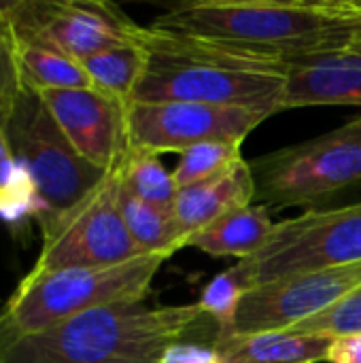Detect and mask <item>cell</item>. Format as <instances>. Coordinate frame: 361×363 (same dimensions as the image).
<instances>
[{
  "label": "cell",
  "instance_id": "1",
  "mask_svg": "<svg viewBox=\"0 0 361 363\" xmlns=\"http://www.w3.org/2000/svg\"><path fill=\"white\" fill-rule=\"evenodd\" d=\"M151 28L294 66L345 53L361 15L357 0H187Z\"/></svg>",
  "mask_w": 361,
  "mask_h": 363
},
{
  "label": "cell",
  "instance_id": "2",
  "mask_svg": "<svg viewBox=\"0 0 361 363\" xmlns=\"http://www.w3.org/2000/svg\"><path fill=\"white\" fill-rule=\"evenodd\" d=\"M147 66L132 102H204L283 113L289 64L147 26Z\"/></svg>",
  "mask_w": 361,
  "mask_h": 363
},
{
  "label": "cell",
  "instance_id": "3",
  "mask_svg": "<svg viewBox=\"0 0 361 363\" xmlns=\"http://www.w3.org/2000/svg\"><path fill=\"white\" fill-rule=\"evenodd\" d=\"M202 323L213 321L198 302L113 304L19 340L0 363H157L170 345L187 340Z\"/></svg>",
  "mask_w": 361,
  "mask_h": 363
},
{
  "label": "cell",
  "instance_id": "4",
  "mask_svg": "<svg viewBox=\"0 0 361 363\" xmlns=\"http://www.w3.org/2000/svg\"><path fill=\"white\" fill-rule=\"evenodd\" d=\"M168 259L170 255L155 253L109 268L26 274L0 311V355L19 340L83 313L113 304L145 302Z\"/></svg>",
  "mask_w": 361,
  "mask_h": 363
},
{
  "label": "cell",
  "instance_id": "5",
  "mask_svg": "<svg viewBox=\"0 0 361 363\" xmlns=\"http://www.w3.org/2000/svg\"><path fill=\"white\" fill-rule=\"evenodd\" d=\"M249 164L255 177V200L262 206L311 211L361 183V117Z\"/></svg>",
  "mask_w": 361,
  "mask_h": 363
},
{
  "label": "cell",
  "instance_id": "6",
  "mask_svg": "<svg viewBox=\"0 0 361 363\" xmlns=\"http://www.w3.org/2000/svg\"><path fill=\"white\" fill-rule=\"evenodd\" d=\"M0 125L15 160L28 170L47 204V217L38 225L72 208L109 174L74 151L40 94L32 89H21Z\"/></svg>",
  "mask_w": 361,
  "mask_h": 363
},
{
  "label": "cell",
  "instance_id": "7",
  "mask_svg": "<svg viewBox=\"0 0 361 363\" xmlns=\"http://www.w3.org/2000/svg\"><path fill=\"white\" fill-rule=\"evenodd\" d=\"M121 174L109 170L102 183L66 213L38 225L40 253L28 274H47L77 268H109L143 257L132 240L119 208Z\"/></svg>",
  "mask_w": 361,
  "mask_h": 363
},
{
  "label": "cell",
  "instance_id": "8",
  "mask_svg": "<svg viewBox=\"0 0 361 363\" xmlns=\"http://www.w3.org/2000/svg\"><path fill=\"white\" fill-rule=\"evenodd\" d=\"M2 13L17 43L49 47L79 62L147 38V26L109 0H15L2 2Z\"/></svg>",
  "mask_w": 361,
  "mask_h": 363
},
{
  "label": "cell",
  "instance_id": "9",
  "mask_svg": "<svg viewBox=\"0 0 361 363\" xmlns=\"http://www.w3.org/2000/svg\"><path fill=\"white\" fill-rule=\"evenodd\" d=\"M361 262V202L338 208H311L279 221L268 242L240 259L253 289L291 274Z\"/></svg>",
  "mask_w": 361,
  "mask_h": 363
},
{
  "label": "cell",
  "instance_id": "10",
  "mask_svg": "<svg viewBox=\"0 0 361 363\" xmlns=\"http://www.w3.org/2000/svg\"><path fill=\"white\" fill-rule=\"evenodd\" d=\"M266 111L204 102H130L128 140L132 149L183 153L200 143L240 140L270 119Z\"/></svg>",
  "mask_w": 361,
  "mask_h": 363
},
{
  "label": "cell",
  "instance_id": "11",
  "mask_svg": "<svg viewBox=\"0 0 361 363\" xmlns=\"http://www.w3.org/2000/svg\"><path fill=\"white\" fill-rule=\"evenodd\" d=\"M360 287L361 262L264 283L243 298L230 332L255 334L291 330L294 325L332 308Z\"/></svg>",
  "mask_w": 361,
  "mask_h": 363
},
{
  "label": "cell",
  "instance_id": "12",
  "mask_svg": "<svg viewBox=\"0 0 361 363\" xmlns=\"http://www.w3.org/2000/svg\"><path fill=\"white\" fill-rule=\"evenodd\" d=\"M40 98L83 160L106 172L123 162L130 151V104H121L94 87L49 89L40 91Z\"/></svg>",
  "mask_w": 361,
  "mask_h": 363
},
{
  "label": "cell",
  "instance_id": "13",
  "mask_svg": "<svg viewBox=\"0 0 361 363\" xmlns=\"http://www.w3.org/2000/svg\"><path fill=\"white\" fill-rule=\"evenodd\" d=\"M249 204H255V177L245 157L202 183L179 189L172 208L179 247L185 249L200 230Z\"/></svg>",
  "mask_w": 361,
  "mask_h": 363
},
{
  "label": "cell",
  "instance_id": "14",
  "mask_svg": "<svg viewBox=\"0 0 361 363\" xmlns=\"http://www.w3.org/2000/svg\"><path fill=\"white\" fill-rule=\"evenodd\" d=\"M302 106H361V60L349 53L294 64L283 89V111Z\"/></svg>",
  "mask_w": 361,
  "mask_h": 363
},
{
  "label": "cell",
  "instance_id": "15",
  "mask_svg": "<svg viewBox=\"0 0 361 363\" xmlns=\"http://www.w3.org/2000/svg\"><path fill=\"white\" fill-rule=\"evenodd\" d=\"M330 338L296 332L215 334L213 347L226 363H321L328 362Z\"/></svg>",
  "mask_w": 361,
  "mask_h": 363
},
{
  "label": "cell",
  "instance_id": "16",
  "mask_svg": "<svg viewBox=\"0 0 361 363\" xmlns=\"http://www.w3.org/2000/svg\"><path fill=\"white\" fill-rule=\"evenodd\" d=\"M274 221L268 206L249 204L236 208L221 219L213 221L196 236L189 238L187 247H194L211 257H253L270 238Z\"/></svg>",
  "mask_w": 361,
  "mask_h": 363
},
{
  "label": "cell",
  "instance_id": "17",
  "mask_svg": "<svg viewBox=\"0 0 361 363\" xmlns=\"http://www.w3.org/2000/svg\"><path fill=\"white\" fill-rule=\"evenodd\" d=\"M81 64L94 89L121 104H130L147 66V51L143 45L115 47L89 55Z\"/></svg>",
  "mask_w": 361,
  "mask_h": 363
},
{
  "label": "cell",
  "instance_id": "18",
  "mask_svg": "<svg viewBox=\"0 0 361 363\" xmlns=\"http://www.w3.org/2000/svg\"><path fill=\"white\" fill-rule=\"evenodd\" d=\"M17 68L21 85L36 94L49 89L91 87V81L79 60L49 47L17 43Z\"/></svg>",
  "mask_w": 361,
  "mask_h": 363
},
{
  "label": "cell",
  "instance_id": "19",
  "mask_svg": "<svg viewBox=\"0 0 361 363\" xmlns=\"http://www.w3.org/2000/svg\"><path fill=\"white\" fill-rule=\"evenodd\" d=\"M119 208L132 240L145 255L166 253L172 257L181 251L172 211L140 200L123 185L119 189Z\"/></svg>",
  "mask_w": 361,
  "mask_h": 363
},
{
  "label": "cell",
  "instance_id": "20",
  "mask_svg": "<svg viewBox=\"0 0 361 363\" xmlns=\"http://www.w3.org/2000/svg\"><path fill=\"white\" fill-rule=\"evenodd\" d=\"M117 168L121 174V185L130 194L155 206H162L168 211L174 208L179 185L174 181L172 170L164 166L160 155L130 147V151L126 153L123 162Z\"/></svg>",
  "mask_w": 361,
  "mask_h": 363
},
{
  "label": "cell",
  "instance_id": "21",
  "mask_svg": "<svg viewBox=\"0 0 361 363\" xmlns=\"http://www.w3.org/2000/svg\"><path fill=\"white\" fill-rule=\"evenodd\" d=\"M251 289L253 283L240 262L206 283V287L200 294L198 306L213 321L217 334H226L232 330L240 302Z\"/></svg>",
  "mask_w": 361,
  "mask_h": 363
},
{
  "label": "cell",
  "instance_id": "22",
  "mask_svg": "<svg viewBox=\"0 0 361 363\" xmlns=\"http://www.w3.org/2000/svg\"><path fill=\"white\" fill-rule=\"evenodd\" d=\"M243 145L240 140H211L183 151L172 170L179 189L202 183L234 166L243 160Z\"/></svg>",
  "mask_w": 361,
  "mask_h": 363
},
{
  "label": "cell",
  "instance_id": "23",
  "mask_svg": "<svg viewBox=\"0 0 361 363\" xmlns=\"http://www.w3.org/2000/svg\"><path fill=\"white\" fill-rule=\"evenodd\" d=\"M289 332L321 336L330 340L361 336V287L336 302L332 308L294 325Z\"/></svg>",
  "mask_w": 361,
  "mask_h": 363
},
{
  "label": "cell",
  "instance_id": "24",
  "mask_svg": "<svg viewBox=\"0 0 361 363\" xmlns=\"http://www.w3.org/2000/svg\"><path fill=\"white\" fill-rule=\"evenodd\" d=\"M21 77L17 68V38L9 21L0 19V121L21 94Z\"/></svg>",
  "mask_w": 361,
  "mask_h": 363
},
{
  "label": "cell",
  "instance_id": "25",
  "mask_svg": "<svg viewBox=\"0 0 361 363\" xmlns=\"http://www.w3.org/2000/svg\"><path fill=\"white\" fill-rule=\"evenodd\" d=\"M157 363H226L213 345H196L189 340H181L170 345Z\"/></svg>",
  "mask_w": 361,
  "mask_h": 363
},
{
  "label": "cell",
  "instance_id": "26",
  "mask_svg": "<svg viewBox=\"0 0 361 363\" xmlns=\"http://www.w3.org/2000/svg\"><path fill=\"white\" fill-rule=\"evenodd\" d=\"M328 363H361V336L334 340Z\"/></svg>",
  "mask_w": 361,
  "mask_h": 363
},
{
  "label": "cell",
  "instance_id": "27",
  "mask_svg": "<svg viewBox=\"0 0 361 363\" xmlns=\"http://www.w3.org/2000/svg\"><path fill=\"white\" fill-rule=\"evenodd\" d=\"M19 162L15 160L13 151H11V145L6 140V134L0 125V194L13 183V179L17 177L19 172Z\"/></svg>",
  "mask_w": 361,
  "mask_h": 363
},
{
  "label": "cell",
  "instance_id": "28",
  "mask_svg": "<svg viewBox=\"0 0 361 363\" xmlns=\"http://www.w3.org/2000/svg\"><path fill=\"white\" fill-rule=\"evenodd\" d=\"M345 53H349V55H353V57H360L361 60V38H357Z\"/></svg>",
  "mask_w": 361,
  "mask_h": 363
},
{
  "label": "cell",
  "instance_id": "29",
  "mask_svg": "<svg viewBox=\"0 0 361 363\" xmlns=\"http://www.w3.org/2000/svg\"><path fill=\"white\" fill-rule=\"evenodd\" d=\"M4 17V13H2V2H0V19Z\"/></svg>",
  "mask_w": 361,
  "mask_h": 363
},
{
  "label": "cell",
  "instance_id": "30",
  "mask_svg": "<svg viewBox=\"0 0 361 363\" xmlns=\"http://www.w3.org/2000/svg\"><path fill=\"white\" fill-rule=\"evenodd\" d=\"M357 2H360V15H361V0H357Z\"/></svg>",
  "mask_w": 361,
  "mask_h": 363
}]
</instances>
